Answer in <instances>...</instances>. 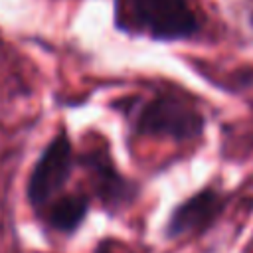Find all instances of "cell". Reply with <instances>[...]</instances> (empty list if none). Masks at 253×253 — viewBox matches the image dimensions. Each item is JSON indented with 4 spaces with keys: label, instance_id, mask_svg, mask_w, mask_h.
Segmentation results:
<instances>
[{
    "label": "cell",
    "instance_id": "6da1fadb",
    "mask_svg": "<svg viewBox=\"0 0 253 253\" xmlns=\"http://www.w3.org/2000/svg\"><path fill=\"white\" fill-rule=\"evenodd\" d=\"M117 26L154 40H182L198 32L188 0H117Z\"/></svg>",
    "mask_w": 253,
    "mask_h": 253
},
{
    "label": "cell",
    "instance_id": "7a4b0ae2",
    "mask_svg": "<svg viewBox=\"0 0 253 253\" xmlns=\"http://www.w3.org/2000/svg\"><path fill=\"white\" fill-rule=\"evenodd\" d=\"M138 134L164 136L172 140H192L200 136L204 119L198 109L176 95H158L142 101L136 109L128 105L125 109Z\"/></svg>",
    "mask_w": 253,
    "mask_h": 253
},
{
    "label": "cell",
    "instance_id": "3957f363",
    "mask_svg": "<svg viewBox=\"0 0 253 253\" xmlns=\"http://www.w3.org/2000/svg\"><path fill=\"white\" fill-rule=\"evenodd\" d=\"M73 170V146L65 130H59L38 158L30 180H28V200L34 208L42 210L51 202L57 192L65 186Z\"/></svg>",
    "mask_w": 253,
    "mask_h": 253
},
{
    "label": "cell",
    "instance_id": "277c9868",
    "mask_svg": "<svg viewBox=\"0 0 253 253\" xmlns=\"http://www.w3.org/2000/svg\"><path fill=\"white\" fill-rule=\"evenodd\" d=\"M79 160L89 172L95 196L103 202L105 208L117 210L134 198L136 186L115 168L113 158L105 148H89L81 154Z\"/></svg>",
    "mask_w": 253,
    "mask_h": 253
},
{
    "label": "cell",
    "instance_id": "5b68a950",
    "mask_svg": "<svg viewBox=\"0 0 253 253\" xmlns=\"http://www.w3.org/2000/svg\"><path fill=\"white\" fill-rule=\"evenodd\" d=\"M221 210V196L213 190H202L180 204L166 225V233L170 237L184 235L196 229H204Z\"/></svg>",
    "mask_w": 253,
    "mask_h": 253
},
{
    "label": "cell",
    "instance_id": "8992f818",
    "mask_svg": "<svg viewBox=\"0 0 253 253\" xmlns=\"http://www.w3.org/2000/svg\"><path fill=\"white\" fill-rule=\"evenodd\" d=\"M87 210H89V200L83 194L55 196L51 202H47L42 208L45 223L61 233H73L83 223Z\"/></svg>",
    "mask_w": 253,
    "mask_h": 253
}]
</instances>
